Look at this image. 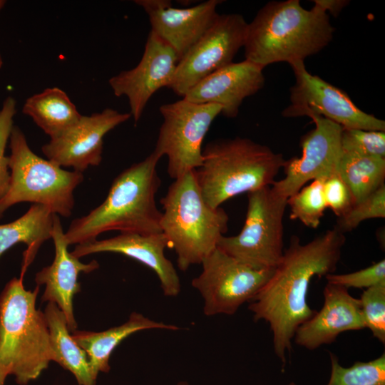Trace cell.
I'll return each mask as SVG.
<instances>
[{
  "instance_id": "30",
  "label": "cell",
  "mask_w": 385,
  "mask_h": 385,
  "mask_svg": "<svg viewBox=\"0 0 385 385\" xmlns=\"http://www.w3.org/2000/svg\"><path fill=\"white\" fill-rule=\"evenodd\" d=\"M360 302L365 327L380 342L385 343V284L364 290Z\"/></svg>"
},
{
  "instance_id": "17",
  "label": "cell",
  "mask_w": 385,
  "mask_h": 385,
  "mask_svg": "<svg viewBox=\"0 0 385 385\" xmlns=\"http://www.w3.org/2000/svg\"><path fill=\"white\" fill-rule=\"evenodd\" d=\"M166 248H170V244L163 232L120 233L76 245L71 252L78 258L98 252H115L134 259L156 274L165 296L176 297L181 289L180 281L173 264L165 255Z\"/></svg>"
},
{
  "instance_id": "25",
  "label": "cell",
  "mask_w": 385,
  "mask_h": 385,
  "mask_svg": "<svg viewBox=\"0 0 385 385\" xmlns=\"http://www.w3.org/2000/svg\"><path fill=\"white\" fill-rule=\"evenodd\" d=\"M337 173L348 185L354 204L384 184L385 158L342 153Z\"/></svg>"
},
{
  "instance_id": "14",
  "label": "cell",
  "mask_w": 385,
  "mask_h": 385,
  "mask_svg": "<svg viewBox=\"0 0 385 385\" xmlns=\"http://www.w3.org/2000/svg\"><path fill=\"white\" fill-rule=\"evenodd\" d=\"M130 113L106 108L91 115H81L72 126L41 147L48 160L61 167L83 173L102 160L103 138L111 130L127 121Z\"/></svg>"
},
{
  "instance_id": "4",
  "label": "cell",
  "mask_w": 385,
  "mask_h": 385,
  "mask_svg": "<svg viewBox=\"0 0 385 385\" xmlns=\"http://www.w3.org/2000/svg\"><path fill=\"white\" fill-rule=\"evenodd\" d=\"M284 161L280 153L249 138L217 139L202 149L195 175L205 202L217 208L237 195L271 186Z\"/></svg>"
},
{
  "instance_id": "2",
  "label": "cell",
  "mask_w": 385,
  "mask_h": 385,
  "mask_svg": "<svg viewBox=\"0 0 385 385\" xmlns=\"http://www.w3.org/2000/svg\"><path fill=\"white\" fill-rule=\"evenodd\" d=\"M160 158L153 151L117 175L104 201L71 222L64 232L68 245L91 242L110 230L142 235L162 232V212L155 202L161 184L156 170Z\"/></svg>"
},
{
  "instance_id": "32",
  "label": "cell",
  "mask_w": 385,
  "mask_h": 385,
  "mask_svg": "<svg viewBox=\"0 0 385 385\" xmlns=\"http://www.w3.org/2000/svg\"><path fill=\"white\" fill-rule=\"evenodd\" d=\"M327 283L342 286L346 289L369 288L385 284V260L383 259L364 269L346 274H328Z\"/></svg>"
},
{
  "instance_id": "8",
  "label": "cell",
  "mask_w": 385,
  "mask_h": 385,
  "mask_svg": "<svg viewBox=\"0 0 385 385\" xmlns=\"http://www.w3.org/2000/svg\"><path fill=\"white\" fill-rule=\"evenodd\" d=\"M244 225L235 236L223 235L217 247L255 269H274L283 254V217L287 200L279 197L270 186L247 193Z\"/></svg>"
},
{
  "instance_id": "35",
  "label": "cell",
  "mask_w": 385,
  "mask_h": 385,
  "mask_svg": "<svg viewBox=\"0 0 385 385\" xmlns=\"http://www.w3.org/2000/svg\"><path fill=\"white\" fill-rule=\"evenodd\" d=\"M8 374L0 365V385H5V380Z\"/></svg>"
},
{
  "instance_id": "29",
  "label": "cell",
  "mask_w": 385,
  "mask_h": 385,
  "mask_svg": "<svg viewBox=\"0 0 385 385\" xmlns=\"http://www.w3.org/2000/svg\"><path fill=\"white\" fill-rule=\"evenodd\" d=\"M343 153L385 158V131L342 128Z\"/></svg>"
},
{
  "instance_id": "33",
  "label": "cell",
  "mask_w": 385,
  "mask_h": 385,
  "mask_svg": "<svg viewBox=\"0 0 385 385\" xmlns=\"http://www.w3.org/2000/svg\"><path fill=\"white\" fill-rule=\"evenodd\" d=\"M323 192L327 208L338 217L354 205L351 192L338 173L323 180Z\"/></svg>"
},
{
  "instance_id": "27",
  "label": "cell",
  "mask_w": 385,
  "mask_h": 385,
  "mask_svg": "<svg viewBox=\"0 0 385 385\" xmlns=\"http://www.w3.org/2000/svg\"><path fill=\"white\" fill-rule=\"evenodd\" d=\"M324 180H313L287 199L292 220H298L310 228L318 227L327 208L323 192Z\"/></svg>"
},
{
  "instance_id": "22",
  "label": "cell",
  "mask_w": 385,
  "mask_h": 385,
  "mask_svg": "<svg viewBox=\"0 0 385 385\" xmlns=\"http://www.w3.org/2000/svg\"><path fill=\"white\" fill-rule=\"evenodd\" d=\"M53 215L46 207L32 204L17 220L0 225V257L16 244L27 246L23 255L21 275H24L41 245L51 238Z\"/></svg>"
},
{
  "instance_id": "19",
  "label": "cell",
  "mask_w": 385,
  "mask_h": 385,
  "mask_svg": "<svg viewBox=\"0 0 385 385\" xmlns=\"http://www.w3.org/2000/svg\"><path fill=\"white\" fill-rule=\"evenodd\" d=\"M265 85L263 68L244 60L217 70L189 89L183 96L200 104H217L226 118H235L243 101Z\"/></svg>"
},
{
  "instance_id": "7",
  "label": "cell",
  "mask_w": 385,
  "mask_h": 385,
  "mask_svg": "<svg viewBox=\"0 0 385 385\" xmlns=\"http://www.w3.org/2000/svg\"><path fill=\"white\" fill-rule=\"evenodd\" d=\"M10 183L0 200V217L14 205L28 202L41 205L53 214L71 215L74 190L83 181V173L66 170L36 155L22 130L14 125L10 138Z\"/></svg>"
},
{
  "instance_id": "5",
  "label": "cell",
  "mask_w": 385,
  "mask_h": 385,
  "mask_svg": "<svg viewBox=\"0 0 385 385\" xmlns=\"http://www.w3.org/2000/svg\"><path fill=\"white\" fill-rule=\"evenodd\" d=\"M23 278H12L0 294V365L17 384L26 385L51 359L46 317L36 307L40 287L26 290Z\"/></svg>"
},
{
  "instance_id": "38",
  "label": "cell",
  "mask_w": 385,
  "mask_h": 385,
  "mask_svg": "<svg viewBox=\"0 0 385 385\" xmlns=\"http://www.w3.org/2000/svg\"><path fill=\"white\" fill-rule=\"evenodd\" d=\"M287 385H296V384H295L294 382H291V383H289V384H287Z\"/></svg>"
},
{
  "instance_id": "28",
  "label": "cell",
  "mask_w": 385,
  "mask_h": 385,
  "mask_svg": "<svg viewBox=\"0 0 385 385\" xmlns=\"http://www.w3.org/2000/svg\"><path fill=\"white\" fill-rule=\"evenodd\" d=\"M384 217L385 184L362 200L354 203L347 212L338 217L334 227L344 234L354 230L366 220Z\"/></svg>"
},
{
  "instance_id": "23",
  "label": "cell",
  "mask_w": 385,
  "mask_h": 385,
  "mask_svg": "<svg viewBox=\"0 0 385 385\" xmlns=\"http://www.w3.org/2000/svg\"><path fill=\"white\" fill-rule=\"evenodd\" d=\"M44 314L48 324L51 359L71 372L78 385H96L86 351L72 338L63 312L53 302H48Z\"/></svg>"
},
{
  "instance_id": "18",
  "label": "cell",
  "mask_w": 385,
  "mask_h": 385,
  "mask_svg": "<svg viewBox=\"0 0 385 385\" xmlns=\"http://www.w3.org/2000/svg\"><path fill=\"white\" fill-rule=\"evenodd\" d=\"M51 239L55 247V257L51 265L36 274V285H45L42 302L55 303L63 312L68 330L77 329L73 314V299L81 291L78 281L80 273H90L99 267L96 260L83 263L68 252V244L59 216L54 214Z\"/></svg>"
},
{
  "instance_id": "21",
  "label": "cell",
  "mask_w": 385,
  "mask_h": 385,
  "mask_svg": "<svg viewBox=\"0 0 385 385\" xmlns=\"http://www.w3.org/2000/svg\"><path fill=\"white\" fill-rule=\"evenodd\" d=\"M176 331L180 327L152 320L138 312H132L121 325L102 332L75 330L72 338L86 353L91 374L93 379L99 372L110 371L109 359L113 350L130 335L148 329Z\"/></svg>"
},
{
  "instance_id": "26",
  "label": "cell",
  "mask_w": 385,
  "mask_h": 385,
  "mask_svg": "<svg viewBox=\"0 0 385 385\" xmlns=\"http://www.w3.org/2000/svg\"><path fill=\"white\" fill-rule=\"evenodd\" d=\"M331 375L327 385H385V354L374 360L357 361L349 367L340 365L330 353Z\"/></svg>"
},
{
  "instance_id": "1",
  "label": "cell",
  "mask_w": 385,
  "mask_h": 385,
  "mask_svg": "<svg viewBox=\"0 0 385 385\" xmlns=\"http://www.w3.org/2000/svg\"><path fill=\"white\" fill-rule=\"evenodd\" d=\"M344 243V234L335 227L305 244L292 237L272 277L250 302L254 319L269 323L274 353L284 365L297 329L316 312L307 304L310 282L334 273Z\"/></svg>"
},
{
  "instance_id": "12",
  "label": "cell",
  "mask_w": 385,
  "mask_h": 385,
  "mask_svg": "<svg viewBox=\"0 0 385 385\" xmlns=\"http://www.w3.org/2000/svg\"><path fill=\"white\" fill-rule=\"evenodd\" d=\"M247 26L240 14H219L212 26L180 58L168 88L183 98L202 79L232 63L244 46Z\"/></svg>"
},
{
  "instance_id": "6",
  "label": "cell",
  "mask_w": 385,
  "mask_h": 385,
  "mask_svg": "<svg viewBox=\"0 0 385 385\" xmlns=\"http://www.w3.org/2000/svg\"><path fill=\"white\" fill-rule=\"evenodd\" d=\"M160 204L161 231L177 255L178 268L186 271L191 265L201 264L227 231V212L205 202L195 170L175 179Z\"/></svg>"
},
{
  "instance_id": "11",
  "label": "cell",
  "mask_w": 385,
  "mask_h": 385,
  "mask_svg": "<svg viewBox=\"0 0 385 385\" xmlns=\"http://www.w3.org/2000/svg\"><path fill=\"white\" fill-rule=\"evenodd\" d=\"M295 78L284 118L319 115L342 128L385 131V121L358 108L349 96L319 76L312 75L304 61L289 64Z\"/></svg>"
},
{
  "instance_id": "3",
  "label": "cell",
  "mask_w": 385,
  "mask_h": 385,
  "mask_svg": "<svg viewBox=\"0 0 385 385\" xmlns=\"http://www.w3.org/2000/svg\"><path fill=\"white\" fill-rule=\"evenodd\" d=\"M334 31L328 14L315 5L307 9L299 0L272 1L247 23L245 60L263 69L304 61L332 41Z\"/></svg>"
},
{
  "instance_id": "13",
  "label": "cell",
  "mask_w": 385,
  "mask_h": 385,
  "mask_svg": "<svg viewBox=\"0 0 385 385\" xmlns=\"http://www.w3.org/2000/svg\"><path fill=\"white\" fill-rule=\"evenodd\" d=\"M309 118L314 128L302 138V155L285 160L284 177L270 186L275 195L286 200L309 181L326 179L337 173L342 155V128L319 115Z\"/></svg>"
},
{
  "instance_id": "37",
  "label": "cell",
  "mask_w": 385,
  "mask_h": 385,
  "mask_svg": "<svg viewBox=\"0 0 385 385\" xmlns=\"http://www.w3.org/2000/svg\"><path fill=\"white\" fill-rule=\"evenodd\" d=\"M176 385H190V384L186 381H179Z\"/></svg>"
},
{
  "instance_id": "20",
  "label": "cell",
  "mask_w": 385,
  "mask_h": 385,
  "mask_svg": "<svg viewBox=\"0 0 385 385\" xmlns=\"http://www.w3.org/2000/svg\"><path fill=\"white\" fill-rule=\"evenodd\" d=\"M323 294L320 311L300 325L294 337L297 344L309 350L332 343L344 332L366 328L360 299L348 289L327 283Z\"/></svg>"
},
{
  "instance_id": "31",
  "label": "cell",
  "mask_w": 385,
  "mask_h": 385,
  "mask_svg": "<svg viewBox=\"0 0 385 385\" xmlns=\"http://www.w3.org/2000/svg\"><path fill=\"white\" fill-rule=\"evenodd\" d=\"M16 113V101L8 96L0 110V200L5 196L10 183L9 158L5 155L6 148L14 127Z\"/></svg>"
},
{
  "instance_id": "10",
  "label": "cell",
  "mask_w": 385,
  "mask_h": 385,
  "mask_svg": "<svg viewBox=\"0 0 385 385\" xmlns=\"http://www.w3.org/2000/svg\"><path fill=\"white\" fill-rule=\"evenodd\" d=\"M202 272L191 282L201 294L205 315L234 314L250 302L272 277L274 269H255L218 247L201 262Z\"/></svg>"
},
{
  "instance_id": "16",
  "label": "cell",
  "mask_w": 385,
  "mask_h": 385,
  "mask_svg": "<svg viewBox=\"0 0 385 385\" xmlns=\"http://www.w3.org/2000/svg\"><path fill=\"white\" fill-rule=\"evenodd\" d=\"M222 1L208 0L178 9L168 0H135L148 16L151 31L168 44L180 60L212 26Z\"/></svg>"
},
{
  "instance_id": "24",
  "label": "cell",
  "mask_w": 385,
  "mask_h": 385,
  "mask_svg": "<svg viewBox=\"0 0 385 385\" xmlns=\"http://www.w3.org/2000/svg\"><path fill=\"white\" fill-rule=\"evenodd\" d=\"M22 112L50 138L62 133L81 117L66 93L57 87L48 88L28 98Z\"/></svg>"
},
{
  "instance_id": "9",
  "label": "cell",
  "mask_w": 385,
  "mask_h": 385,
  "mask_svg": "<svg viewBox=\"0 0 385 385\" xmlns=\"http://www.w3.org/2000/svg\"><path fill=\"white\" fill-rule=\"evenodd\" d=\"M159 111L163 123L153 151L167 157L168 175L175 180L201 165L203 140L222 107L182 98L160 106Z\"/></svg>"
},
{
  "instance_id": "34",
  "label": "cell",
  "mask_w": 385,
  "mask_h": 385,
  "mask_svg": "<svg viewBox=\"0 0 385 385\" xmlns=\"http://www.w3.org/2000/svg\"><path fill=\"white\" fill-rule=\"evenodd\" d=\"M314 5L337 17L349 4L348 0H313Z\"/></svg>"
},
{
  "instance_id": "36",
  "label": "cell",
  "mask_w": 385,
  "mask_h": 385,
  "mask_svg": "<svg viewBox=\"0 0 385 385\" xmlns=\"http://www.w3.org/2000/svg\"><path fill=\"white\" fill-rule=\"evenodd\" d=\"M5 4H6V1L0 0V11L3 9ZM3 65H4V61H3V58L1 57V55L0 53V69L2 68Z\"/></svg>"
},
{
  "instance_id": "15",
  "label": "cell",
  "mask_w": 385,
  "mask_h": 385,
  "mask_svg": "<svg viewBox=\"0 0 385 385\" xmlns=\"http://www.w3.org/2000/svg\"><path fill=\"white\" fill-rule=\"evenodd\" d=\"M179 61L175 51L150 31L138 64L109 79L114 95L128 98L135 123L140 119L152 96L163 87L169 88Z\"/></svg>"
}]
</instances>
